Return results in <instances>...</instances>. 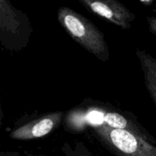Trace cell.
Wrapping results in <instances>:
<instances>
[{
    "label": "cell",
    "mask_w": 156,
    "mask_h": 156,
    "mask_svg": "<svg viewBox=\"0 0 156 156\" xmlns=\"http://www.w3.org/2000/svg\"><path fill=\"white\" fill-rule=\"evenodd\" d=\"M62 126L66 132L73 134L82 133L92 127L108 126L127 130L150 143H156L155 136L130 111L91 98L85 99L66 111Z\"/></svg>",
    "instance_id": "obj_1"
},
{
    "label": "cell",
    "mask_w": 156,
    "mask_h": 156,
    "mask_svg": "<svg viewBox=\"0 0 156 156\" xmlns=\"http://www.w3.org/2000/svg\"><path fill=\"white\" fill-rule=\"evenodd\" d=\"M57 18L61 27L75 42L99 60H109V47L105 34L88 18L67 6L59 8Z\"/></svg>",
    "instance_id": "obj_2"
},
{
    "label": "cell",
    "mask_w": 156,
    "mask_h": 156,
    "mask_svg": "<svg viewBox=\"0 0 156 156\" xmlns=\"http://www.w3.org/2000/svg\"><path fill=\"white\" fill-rule=\"evenodd\" d=\"M33 28L25 12L9 0H0V42L5 50L18 52L27 47Z\"/></svg>",
    "instance_id": "obj_3"
},
{
    "label": "cell",
    "mask_w": 156,
    "mask_h": 156,
    "mask_svg": "<svg viewBox=\"0 0 156 156\" xmlns=\"http://www.w3.org/2000/svg\"><path fill=\"white\" fill-rule=\"evenodd\" d=\"M92 135L114 156H156V143L132 133L108 126L91 128Z\"/></svg>",
    "instance_id": "obj_4"
},
{
    "label": "cell",
    "mask_w": 156,
    "mask_h": 156,
    "mask_svg": "<svg viewBox=\"0 0 156 156\" xmlns=\"http://www.w3.org/2000/svg\"><path fill=\"white\" fill-rule=\"evenodd\" d=\"M79 2L89 12L125 30L130 28L136 18L135 14L117 0H79Z\"/></svg>",
    "instance_id": "obj_5"
},
{
    "label": "cell",
    "mask_w": 156,
    "mask_h": 156,
    "mask_svg": "<svg viewBox=\"0 0 156 156\" xmlns=\"http://www.w3.org/2000/svg\"><path fill=\"white\" fill-rule=\"evenodd\" d=\"M65 114L62 111L42 114L12 129L9 137L15 140L27 141L46 136L62 125Z\"/></svg>",
    "instance_id": "obj_6"
},
{
    "label": "cell",
    "mask_w": 156,
    "mask_h": 156,
    "mask_svg": "<svg viewBox=\"0 0 156 156\" xmlns=\"http://www.w3.org/2000/svg\"><path fill=\"white\" fill-rule=\"evenodd\" d=\"M136 55L143 73L145 86L156 108V58L144 50L137 48Z\"/></svg>",
    "instance_id": "obj_7"
},
{
    "label": "cell",
    "mask_w": 156,
    "mask_h": 156,
    "mask_svg": "<svg viewBox=\"0 0 156 156\" xmlns=\"http://www.w3.org/2000/svg\"><path fill=\"white\" fill-rule=\"evenodd\" d=\"M65 156H94L82 142L78 141L74 145L65 142L61 147Z\"/></svg>",
    "instance_id": "obj_8"
},
{
    "label": "cell",
    "mask_w": 156,
    "mask_h": 156,
    "mask_svg": "<svg viewBox=\"0 0 156 156\" xmlns=\"http://www.w3.org/2000/svg\"><path fill=\"white\" fill-rule=\"evenodd\" d=\"M148 24H149V30L150 33L156 35V15L148 16L146 18Z\"/></svg>",
    "instance_id": "obj_9"
},
{
    "label": "cell",
    "mask_w": 156,
    "mask_h": 156,
    "mask_svg": "<svg viewBox=\"0 0 156 156\" xmlns=\"http://www.w3.org/2000/svg\"><path fill=\"white\" fill-rule=\"evenodd\" d=\"M0 156H23L18 152H2Z\"/></svg>",
    "instance_id": "obj_10"
},
{
    "label": "cell",
    "mask_w": 156,
    "mask_h": 156,
    "mask_svg": "<svg viewBox=\"0 0 156 156\" xmlns=\"http://www.w3.org/2000/svg\"><path fill=\"white\" fill-rule=\"evenodd\" d=\"M24 156H46L42 155H36V154H32V153H27Z\"/></svg>",
    "instance_id": "obj_11"
}]
</instances>
